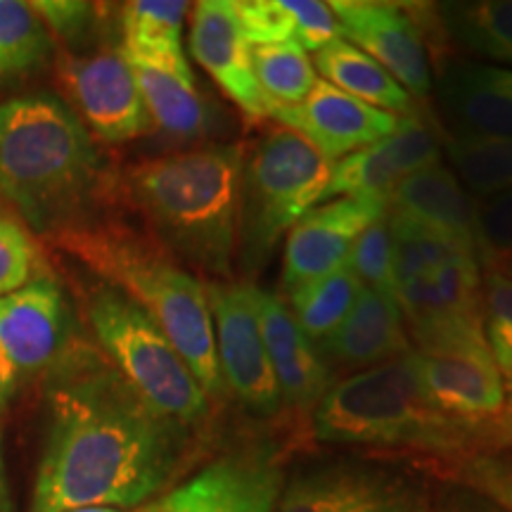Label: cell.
<instances>
[{"label": "cell", "mask_w": 512, "mask_h": 512, "mask_svg": "<svg viewBox=\"0 0 512 512\" xmlns=\"http://www.w3.org/2000/svg\"><path fill=\"white\" fill-rule=\"evenodd\" d=\"M185 427L152 411L95 349L48 373V439L29 512L133 510L174 477Z\"/></svg>", "instance_id": "1"}, {"label": "cell", "mask_w": 512, "mask_h": 512, "mask_svg": "<svg viewBox=\"0 0 512 512\" xmlns=\"http://www.w3.org/2000/svg\"><path fill=\"white\" fill-rule=\"evenodd\" d=\"M245 145L216 143L147 159L124 174V190L178 264L214 280H233L240 247Z\"/></svg>", "instance_id": "2"}, {"label": "cell", "mask_w": 512, "mask_h": 512, "mask_svg": "<svg viewBox=\"0 0 512 512\" xmlns=\"http://www.w3.org/2000/svg\"><path fill=\"white\" fill-rule=\"evenodd\" d=\"M100 178L95 138L67 100L43 91L0 105V200L31 233L57 240L83 226Z\"/></svg>", "instance_id": "3"}, {"label": "cell", "mask_w": 512, "mask_h": 512, "mask_svg": "<svg viewBox=\"0 0 512 512\" xmlns=\"http://www.w3.org/2000/svg\"><path fill=\"white\" fill-rule=\"evenodd\" d=\"M74 256L117 287L155 320L211 399L226 394L216 358L214 323L204 280L155 247L119 226H83L57 238Z\"/></svg>", "instance_id": "4"}, {"label": "cell", "mask_w": 512, "mask_h": 512, "mask_svg": "<svg viewBox=\"0 0 512 512\" xmlns=\"http://www.w3.org/2000/svg\"><path fill=\"white\" fill-rule=\"evenodd\" d=\"M313 437L323 444L396 448L432 456H463L479 446L482 425L439 411L422 392L411 351L349 375L313 408Z\"/></svg>", "instance_id": "5"}, {"label": "cell", "mask_w": 512, "mask_h": 512, "mask_svg": "<svg viewBox=\"0 0 512 512\" xmlns=\"http://www.w3.org/2000/svg\"><path fill=\"white\" fill-rule=\"evenodd\" d=\"M396 302L415 351L484 337V278L477 254L387 209Z\"/></svg>", "instance_id": "6"}, {"label": "cell", "mask_w": 512, "mask_h": 512, "mask_svg": "<svg viewBox=\"0 0 512 512\" xmlns=\"http://www.w3.org/2000/svg\"><path fill=\"white\" fill-rule=\"evenodd\" d=\"M330 174L332 164L285 126L245 147L238 261L247 283L268 264L294 223L320 204Z\"/></svg>", "instance_id": "7"}, {"label": "cell", "mask_w": 512, "mask_h": 512, "mask_svg": "<svg viewBox=\"0 0 512 512\" xmlns=\"http://www.w3.org/2000/svg\"><path fill=\"white\" fill-rule=\"evenodd\" d=\"M86 318L102 356L152 411L190 427L209 415V396L150 313L100 283L86 297Z\"/></svg>", "instance_id": "8"}, {"label": "cell", "mask_w": 512, "mask_h": 512, "mask_svg": "<svg viewBox=\"0 0 512 512\" xmlns=\"http://www.w3.org/2000/svg\"><path fill=\"white\" fill-rule=\"evenodd\" d=\"M275 512H432V505L427 484L411 472L337 458L287 477Z\"/></svg>", "instance_id": "9"}, {"label": "cell", "mask_w": 512, "mask_h": 512, "mask_svg": "<svg viewBox=\"0 0 512 512\" xmlns=\"http://www.w3.org/2000/svg\"><path fill=\"white\" fill-rule=\"evenodd\" d=\"M204 287L223 389L233 394L247 413L273 418L283 408V396L261 337L256 287L247 280H214Z\"/></svg>", "instance_id": "10"}, {"label": "cell", "mask_w": 512, "mask_h": 512, "mask_svg": "<svg viewBox=\"0 0 512 512\" xmlns=\"http://www.w3.org/2000/svg\"><path fill=\"white\" fill-rule=\"evenodd\" d=\"M57 67L72 110L93 138L128 143L150 133L152 119L136 74L119 48L93 55H64Z\"/></svg>", "instance_id": "11"}, {"label": "cell", "mask_w": 512, "mask_h": 512, "mask_svg": "<svg viewBox=\"0 0 512 512\" xmlns=\"http://www.w3.org/2000/svg\"><path fill=\"white\" fill-rule=\"evenodd\" d=\"M285 470L271 444H247L211 460L150 505L155 512H275Z\"/></svg>", "instance_id": "12"}, {"label": "cell", "mask_w": 512, "mask_h": 512, "mask_svg": "<svg viewBox=\"0 0 512 512\" xmlns=\"http://www.w3.org/2000/svg\"><path fill=\"white\" fill-rule=\"evenodd\" d=\"M422 392L439 411L470 425H491L508 406V389L486 337L411 351Z\"/></svg>", "instance_id": "13"}, {"label": "cell", "mask_w": 512, "mask_h": 512, "mask_svg": "<svg viewBox=\"0 0 512 512\" xmlns=\"http://www.w3.org/2000/svg\"><path fill=\"white\" fill-rule=\"evenodd\" d=\"M72 344V311L53 278H31L0 297V351L19 377L48 375Z\"/></svg>", "instance_id": "14"}, {"label": "cell", "mask_w": 512, "mask_h": 512, "mask_svg": "<svg viewBox=\"0 0 512 512\" xmlns=\"http://www.w3.org/2000/svg\"><path fill=\"white\" fill-rule=\"evenodd\" d=\"M441 152V140L432 126L415 112L406 114L392 136L332 164L330 183L320 202L361 197L387 204L406 178L441 164Z\"/></svg>", "instance_id": "15"}, {"label": "cell", "mask_w": 512, "mask_h": 512, "mask_svg": "<svg viewBox=\"0 0 512 512\" xmlns=\"http://www.w3.org/2000/svg\"><path fill=\"white\" fill-rule=\"evenodd\" d=\"M339 36L382 64L408 95L425 98L434 79L422 34L403 5L382 0H335L330 3Z\"/></svg>", "instance_id": "16"}, {"label": "cell", "mask_w": 512, "mask_h": 512, "mask_svg": "<svg viewBox=\"0 0 512 512\" xmlns=\"http://www.w3.org/2000/svg\"><path fill=\"white\" fill-rule=\"evenodd\" d=\"M387 204L361 197H337L320 202L299 219L285 235L283 290L311 283L347 266L358 235L380 219Z\"/></svg>", "instance_id": "17"}, {"label": "cell", "mask_w": 512, "mask_h": 512, "mask_svg": "<svg viewBox=\"0 0 512 512\" xmlns=\"http://www.w3.org/2000/svg\"><path fill=\"white\" fill-rule=\"evenodd\" d=\"M273 119L316 147L330 164L389 138L401 121L399 114L370 107L323 79L299 105L275 107Z\"/></svg>", "instance_id": "18"}, {"label": "cell", "mask_w": 512, "mask_h": 512, "mask_svg": "<svg viewBox=\"0 0 512 512\" xmlns=\"http://www.w3.org/2000/svg\"><path fill=\"white\" fill-rule=\"evenodd\" d=\"M190 53L247 119H273L275 105L256 83L252 46L242 34L235 0H202L195 5Z\"/></svg>", "instance_id": "19"}, {"label": "cell", "mask_w": 512, "mask_h": 512, "mask_svg": "<svg viewBox=\"0 0 512 512\" xmlns=\"http://www.w3.org/2000/svg\"><path fill=\"white\" fill-rule=\"evenodd\" d=\"M446 136L472 140L512 138V69L477 60H451L437 81Z\"/></svg>", "instance_id": "20"}, {"label": "cell", "mask_w": 512, "mask_h": 512, "mask_svg": "<svg viewBox=\"0 0 512 512\" xmlns=\"http://www.w3.org/2000/svg\"><path fill=\"white\" fill-rule=\"evenodd\" d=\"M256 316L283 406L313 413V408L335 384L330 366L318 354L316 344L299 330L287 311L285 299L278 294L256 287Z\"/></svg>", "instance_id": "21"}, {"label": "cell", "mask_w": 512, "mask_h": 512, "mask_svg": "<svg viewBox=\"0 0 512 512\" xmlns=\"http://www.w3.org/2000/svg\"><path fill=\"white\" fill-rule=\"evenodd\" d=\"M328 366L370 370L413 351L401 306L389 294L363 287L354 309L328 339L316 344Z\"/></svg>", "instance_id": "22"}, {"label": "cell", "mask_w": 512, "mask_h": 512, "mask_svg": "<svg viewBox=\"0 0 512 512\" xmlns=\"http://www.w3.org/2000/svg\"><path fill=\"white\" fill-rule=\"evenodd\" d=\"M387 209L475 252V200L446 164H434L406 178L392 192Z\"/></svg>", "instance_id": "23"}, {"label": "cell", "mask_w": 512, "mask_h": 512, "mask_svg": "<svg viewBox=\"0 0 512 512\" xmlns=\"http://www.w3.org/2000/svg\"><path fill=\"white\" fill-rule=\"evenodd\" d=\"M190 12L185 0H133L121 10V55L174 72L192 74L183 50V24Z\"/></svg>", "instance_id": "24"}, {"label": "cell", "mask_w": 512, "mask_h": 512, "mask_svg": "<svg viewBox=\"0 0 512 512\" xmlns=\"http://www.w3.org/2000/svg\"><path fill=\"white\" fill-rule=\"evenodd\" d=\"M126 62L136 74L152 126L183 140L207 136L211 131V110L197 91L195 74H181L150 62Z\"/></svg>", "instance_id": "25"}, {"label": "cell", "mask_w": 512, "mask_h": 512, "mask_svg": "<svg viewBox=\"0 0 512 512\" xmlns=\"http://www.w3.org/2000/svg\"><path fill=\"white\" fill-rule=\"evenodd\" d=\"M313 67L330 86L370 107L399 114V117L413 112V98L406 88L382 64H377L373 57L351 46L344 38H337L330 46L318 50L313 57Z\"/></svg>", "instance_id": "26"}, {"label": "cell", "mask_w": 512, "mask_h": 512, "mask_svg": "<svg viewBox=\"0 0 512 512\" xmlns=\"http://www.w3.org/2000/svg\"><path fill=\"white\" fill-rule=\"evenodd\" d=\"M434 15L465 53L512 69V0H448Z\"/></svg>", "instance_id": "27"}, {"label": "cell", "mask_w": 512, "mask_h": 512, "mask_svg": "<svg viewBox=\"0 0 512 512\" xmlns=\"http://www.w3.org/2000/svg\"><path fill=\"white\" fill-rule=\"evenodd\" d=\"M361 290V280L349 271V266H342L335 273L323 275V278H316L311 283L285 292V306L294 323L299 325V330L313 344H318L328 339L344 323V318L354 309Z\"/></svg>", "instance_id": "28"}, {"label": "cell", "mask_w": 512, "mask_h": 512, "mask_svg": "<svg viewBox=\"0 0 512 512\" xmlns=\"http://www.w3.org/2000/svg\"><path fill=\"white\" fill-rule=\"evenodd\" d=\"M53 55V36L31 3L0 0V88L27 79Z\"/></svg>", "instance_id": "29"}, {"label": "cell", "mask_w": 512, "mask_h": 512, "mask_svg": "<svg viewBox=\"0 0 512 512\" xmlns=\"http://www.w3.org/2000/svg\"><path fill=\"white\" fill-rule=\"evenodd\" d=\"M448 169L475 200L512 188V138L472 140L446 136Z\"/></svg>", "instance_id": "30"}, {"label": "cell", "mask_w": 512, "mask_h": 512, "mask_svg": "<svg viewBox=\"0 0 512 512\" xmlns=\"http://www.w3.org/2000/svg\"><path fill=\"white\" fill-rule=\"evenodd\" d=\"M252 69L259 88L275 107L299 105L318 81L316 67L297 43L252 46Z\"/></svg>", "instance_id": "31"}, {"label": "cell", "mask_w": 512, "mask_h": 512, "mask_svg": "<svg viewBox=\"0 0 512 512\" xmlns=\"http://www.w3.org/2000/svg\"><path fill=\"white\" fill-rule=\"evenodd\" d=\"M475 252L486 271L512 264V188L475 200Z\"/></svg>", "instance_id": "32"}, {"label": "cell", "mask_w": 512, "mask_h": 512, "mask_svg": "<svg viewBox=\"0 0 512 512\" xmlns=\"http://www.w3.org/2000/svg\"><path fill=\"white\" fill-rule=\"evenodd\" d=\"M347 266L361 280L363 287H373V290L396 299L394 240L392 230H389L387 211L358 235L349 252Z\"/></svg>", "instance_id": "33"}, {"label": "cell", "mask_w": 512, "mask_h": 512, "mask_svg": "<svg viewBox=\"0 0 512 512\" xmlns=\"http://www.w3.org/2000/svg\"><path fill=\"white\" fill-rule=\"evenodd\" d=\"M484 337L505 389L512 392V280L498 271H486L484 278Z\"/></svg>", "instance_id": "34"}, {"label": "cell", "mask_w": 512, "mask_h": 512, "mask_svg": "<svg viewBox=\"0 0 512 512\" xmlns=\"http://www.w3.org/2000/svg\"><path fill=\"white\" fill-rule=\"evenodd\" d=\"M36 268V247L27 228L0 209V297L19 290Z\"/></svg>", "instance_id": "35"}, {"label": "cell", "mask_w": 512, "mask_h": 512, "mask_svg": "<svg viewBox=\"0 0 512 512\" xmlns=\"http://www.w3.org/2000/svg\"><path fill=\"white\" fill-rule=\"evenodd\" d=\"M235 12L249 46L294 43V24L283 0H235Z\"/></svg>", "instance_id": "36"}, {"label": "cell", "mask_w": 512, "mask_h": 512, "mask_svg": "<svg viewBox=\"0 0 512 512\" xmlns=\"http://www.w3.org/2000/svg\"><path fill=\"white\" fill-rule=\"evenodd\" d=\"M294 24V43L304 53H318L332 41H337L339 24L330 3L320 0H283Z\"/></svg>", "instance_id": "37"}, {"label": "cell", "mask_w": 512, "mask_h": 512, "mask_svg": "<svg viewBox=\"0 0 512 512\" xmlns=\"http://www.w3.org/2000/svg\"><path fill=\"white\" fill-rule=\"evenodd\" d=\"M41 22L46 24L50 36H60L64 41H79L91 31L95 19V5L74 3V0H41L31 3Z\"/></svg>", "instance_id": "38"}, {"label": "cell", "mask_w": 512, "mask_h": 512, "mask_svg": "<svg viewBox=\"0 0 512 512\" xmlns=\"http://www.w3.org/2000/svg\"><path fill=\"white\" fill-rule=\"evenodd\" d=\"M470 482L494 498L503 510L512 512V467L489 458H477L470 465Z\"/></svg>", "instance_id": "39"}, {"label": "cell", "mask_w": 512, "mask_h": 512, "mask_svg": "<svg viewBox=\"0 0 512 512\" xmlns=\"http://www.w3.org/2000/svg\"><path fill=\"white\" fill-rule=\"evenodd\" d=\"M19 380H22V377L17 375V370L10 366V361L5 358L3 351H0V415L5 413V408L10 406V401L15 399Z\"/></svg>", "instance_id": "40"}, {"label": "cell", "mask_w": 512, "mask_h": 512, "mask_svg": "<svg viewBox=\"0 0 512 512\" xmlns=\"http://www.w3.org/2000/svg\"><path fill=\"white\" fill-rule=\"evenodd\" d=\"M0 512H15V505H12V494H10V484H8V472H5L3 432H0Z\"/></svg>", "instance_id": "41"}, {"label": "cell", "mask_w": 512, "mask_h": 512, "mask_svg": "<svg viewBox=\"0 0 512 512\" xmlns=\"http://www.w3.org/2000/svg\"><path fill=\"white\" fill-rule=\"evenodd\" d=\"M72 512H155L152 508H140V510H121V508H102V505H95V508H79Z\"/></svg>", "instance_id": "42"}, {"label": "cell", "mask_w": 512, "mask_h": 512, "mask_svg": "<svg viewBox=\"0 0 512 512\" xmlns=\"http://www.w3.org/2000/svg\"><path fill=\"white\" fill-rule=\"evenodd\" d=\"M498 273H503L505 278H510V280H512V264H508V266L503 268V271H498Z\"/></svg>", "instance_id": "43"}]
</instances>
